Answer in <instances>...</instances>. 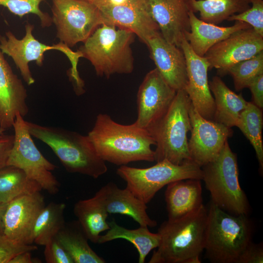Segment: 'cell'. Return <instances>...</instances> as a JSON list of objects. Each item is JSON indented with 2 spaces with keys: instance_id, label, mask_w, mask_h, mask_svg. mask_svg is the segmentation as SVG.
<instances>
[{
  "instance_id": "6da1fadb",
  "label": "cell",
  "mask_w": 263,
  "mask_h": 263,
  "mask_svg": "<svg viewBox=\"0 0 263 263\" xmlns=\"http://www.w3.org/2000/svg\"><path fill=\"white\" fill-rule=\"evenodd\" d=\"M97 155L105 162L117 166L136 161L153 162L155 145L146 129L134 123L123 125L106 113H99L87 134Z\"/></svg>"
},
{
  "instance_id": "7a4b0ae2",
  "label": "cell",
  "mask_w": 263,
  "mask_h": 263,
  "mask_svg": "<svg viewBox=\"0 0 263 263\" xmlns=\"http://www.w3.org/2000/svg\"><path fill=\"white\" fill-rule=\"evenodd\" d=\"M208 208L198 209L163 222L158 229V246L149 263H200L204 250Z\"/></svg>"
},
{
  "instance_id": "3957f363",
  "label": "cell",
  "mask_w": 263,
  "mask_h": 263,
  "mask_svg": "<svg viewBox=\"0 0 263 263\" xmlns=\"http://www.w3.org/2000/svg\"><path fill=\"white\" fill-rule=\"evenodd\" d=\"M32 136L47 145L66 170L94 179L106 173V162L97 154L88 135L62 128L26 121Z\"/></svg>"
},
{
  "instance_id": "277c9868",
  "label": "cell",
  "mask_w": 263,
  "mask_h": 263,
  "mask_svg": "<svg viewBox=\"0 0 263 263\" xmlns=\"http://www.w3.org/2000/svg\"><path fill=\"white\" fill-rule=\"evenodd\" d=\"M252 223L247 215H234L210 202L204 250L213 263H238L241 254L252 242Z\"/></svg>"
},
{
  "instance_id": "5b68a950",
  "label": "cell",
  "mask_w": 263,
  "mask_h": 263,
  "mask_svg": "<svg viewBox=\"0 0 263 263\" xmlns=\"http://www.w3.org/2000/svg\"><path fill=\"white\" fill-rule=\"evenodd\" d=\"M134 36L130 30L102 24L78 51L91 63L98 76L108 78L116 74H131L134 68L131 48Z\"/></svg>"
},
{
  "instance_id": "8992f818",
  "label": "cell",
  "mask_w": 263,
  "mask_h": 263,
  "mask_svg": "<svg viewBox=\"0 0 263 263\" xmlns=\"http://www.w3.org/2000/svg\"><path fill=\"white\" fill-rule=\"evenodd\" d=\"M190 104L185 90L177 91L166 113L147 129L155 142V161L167 160L180 165L192 160L188 139L191 129L189 116Z\"/></svg>"
},
{
  "instance_id": "52a82bcc",
  "label": "cell",
  "mask_w": 263,
  "mask_h": 263,
  "mask_svg": "<svg viewBox=\"0 0 263 263\" xmlns=\"http://www.w3.org/2000/svg\"><path fill=\"white\" fill-rule=\"evenodd\" d=\"M201 168L210 202L229 214L248 215L249 204L240 185L237 155L228 141L214 160Z\"/></svg>"
},
{
  "instance_id": "ba28073f",
  "label": "cell",
  "mask_w": 263,
  "mask_h": 263,
  "mask_svg": "<svg viewBox=\"0 0 263 263\" xmlns=\"http://www.w3.org/2000/svg\"><path fill=\"white\" fill-rule=\"evenodd\" d=\"M25 34L23 38L18 39L10 31L5 33V36L0 35V49L4 54L11 57L20 74L28 85L33 84L35 80L30 71L29 63L35 61L36 64L41 66L44 60V54L47 51L58 50L68 57L72 65L70 76L75 83L77 93L83 92L84 83L80 78L77 70L79 59L82 55L78 50L73 51L64 43H58L50 46L39 41L32 34L34 25L27 23L25 26Z\"/></svg>"
},
{
  "instance_id": "9c48e42d",
  "label": "cell",
  "mask_w": 263,
  "mask_h": 263,
  "mask_svg": "<svg viewBox=\"0 0 263 263\" xmlns=\"http://www.w3.org/2000/svg\"><path fill=\"white\" fill-rule=\"evenodd\" d=\"M116 174L126 182V188L146 204L171 182L186 179L202 180L203 178L202 168L192 160L176 165L163 160L146 168L123 165L117 169Z\"/></svg>"
},
{
  "instance_id": "30bf717a",
  "label": "cell",
  "mask_w": 263,
  "mask_h": 263,
  "mask_svg": "<svg viewBox=\"0 0 263 263\" xmlns=\"http://www.w3.org/2000/svg\"><path fill=\"white\" fill-rule=\"evenodd\" d=\"M13 128L14 141L6 166L19 168L48 193H57L59 183L51 172L56 166L38 150L28 131L26 121L19 113L16 115Z\"/></svg>"
},
{
  "instance_id": "8fae6325",
  "label": "cell",
  "mask_w": 263,
  "mask_h": 263,
  "mask_svg": "<svg viewBox=\"0 0 263 263\" xmlns=\"http://www.w3.org/2000/svg\"><path fill=\"white\" fill-rule=\"evenodd\" d=\"M52 0V19L56 37L69 47L84 42L104 24L99 10L87 0Z\"/></svg>"
},
{
  "instance_id": "7c38bea8",
  "label": "cell",
  "mask_w": 263,
  "mask_h": 263,
  "mask_svg": "<svg viewBox=\"0 0 263 263\" xmlns=\"http://www.w3.org/2000/svg\"><path fill=\"white\" fill-rule=\"evenodd\" d=\"M191 136L188 141L191 160L201 167L214 160L227 139L233 134L229 128L202 117L191 103L189 110Z\"/></svg>"
},
{
  "instance_id": "4fadbf2b",
  "label": "cell",
  "mask_w": 263,
  "mask_h": 263,
  "mask_svg": "<svg viewBox=\"0 0 263 263\" xmlns=\"http://www.w3.org/2000/svg\"><path fill=\"white\" fill-rule=\"evenodd\" d=\"M263 51V36L251 27L237 31L210 48L205 55L210 69L221 75L237 63Z\"/></svg>"
},
{
  "instance_id": "5bb4252c",
  "label": "cell",
  "mask_w": 263,
  "mask_h": 263,
  "mask_svg": "<svg viewBox=\"0 0 263 263\" xmlns=\"http://www.w3.org/2000/svg\"><path fill=\"white\" fill-rule=\"evenodd\" d=\"M176 92L156 68L150 70L146 75L137 92V117L134 123L147 130L166 113Z\"/></svg>"
},
{
  "instance_id": "9a60e30c",
  "label": "cell",
  "mask_w": 263,
  "mask_h": 263,
  "mask_svg": "<svg viewBox=\"0 0 263 263\" xmlns=\"http://www.w3.org/2000/svg\"><path fill=\"white\" fill-rule=\"evenodd\" d=\"M180 48L187 65L188 81L185 90L197 112L204 118L213 121L215 103L207 76L209 64L205 56L195 53L184 36Z\"/></svg>"
},
{
  "instance_id": "2e32d148",
  "label": "cell",
  "mask_w": 263,
  "mask_h": 263,
  "mask_svg": "<svg viewBox=\"0 0 263 263\" xmlns=\"http://www.w3.org/2000/svg\"><path fill=\"white\" fill-rule=\"evenodd\" d=\"M45 206L40 191L14 199L7 205L4 212L3 233L19 242L31 244L36 220Z\"/></svg>"
},
{
  "instance_id": "e0dca14e",
  "label": "cell",
  "mask_w": 263,
  "mask_h": 263,
  "mask_svg": "<svg viewBox=\"0 0 263 263\" xmlns=\"http://www.w3.org/2000/svg\"><path fill=\"white\" fill-rule=\"evenodd\" d=\"M92 3L100 12L104 24L130 30L145 44L150 38L160 33L157 24L146 9L144 0L118 5Z\"/></svg>"
},
{
  "instance_id": "ac0fdd59",
  "label": "cell",
  "mask_w": 263,
  "mask_h": 263,
  "mask_svg": "<svg viewBox=\"0 0 263 263\" xmlns=\"http://www.w3.org/2000/svg\"><path fill=\"white\" fill-rule=\"evenodd\" d=\"M144 2L164 39L180 48L185 33L190 30L186 0H144Z\"/></svg>"
},
{
  "instance_id": "d6986e66",
  "label": "cell",
  "mask_w": 263,
  "mask_h": 263,
  "mask_svg": "<svg viewBox=\"0 0 263 263\" xmlns=\"http://www.w3.org/2000/svg\"><path fill=\"white\" fill-rule=\"evenodd\" d=\"M27 90L14 73L0 49V129L13 128L18 113L24 117L28 113Z\"/></svg>"
},
{
  "instance_id": "ffe728a7",
  "label": "cell",
  "mask_w": 263,
  "mask_h": 263,
  "mask_svg": "<svg viewBox=\"0 0 263 263\" xmlns=\"http://www.w3.org/2000/svg\"><path fill=\"white\" fill-rule=\"evenodd\" d=\"M150 56L166 82L176 92L185 90L188 81L186 61L181 48L168 42L161 33L146 44Z\"/></svg>"
},
{
  "instance_id": "44dd1931",
  "label": "cell",
  "mask_w": 263,
  "mask_h": 263,
  "mask_svg": "<svg viewBox=\"0 0 263 263\" xmlns=\"http://www.w3.org/2000/svg\"><path fill=\"white\" fill-rule=\"evenodd\" d=\"M108 214H119L131 217L139 226L153 227L157 222L148 215L147 204L127 188H119L113 182L102 186L94 194Z\"/></svg>"
},
{
  "instance_id": "7402d4cb",
  "label": "cell",
  "mask_w": 263,
  "mask_h": 263,
  "mask_svg": "<svg viewBox=\"0 0 263 263\" xmlns=\"http://www.w3.org/2000/svg\"><path fill=\"white\" fill-rule=\"evenodd\" d=\"M188 16L190 30L185 33L184 37L192 50L200 56H204L213 45L233 33L251 28L249 24L240 21H235L231 26H219L198 19L190 10Z\"/></svg>"
},
{
  "instance_id": "603a6c76",
  "label": "cell",
  "mask_w": 263,
  "mask_h": 263,
  "mask_svg": "<svg viewBox=\"0 0 263 263\" xmlns=\"http://www.w3.org/2000/svg\"><path fill=\"white\" fill-rule=\"evenodd\" d=\"M201 180L186 179L168 184L165 199L168 219H174L201 207L203 203Z\"/></svg>"
},
{
  "instance_id": "cb8c5ba5",
  "label": "cell",
  "mask_w": 263,
  "mask_h": 263,
  "mask_svg": "<svg viewBox=\"0 0 263 263\" xmlns=\"http://www.w3.org/2000/svg\"><path fill=\"white\" fill-rule=\"evenodd\" d=\"M209 85L215 103L213 121L231 128L237 127L248 102L231 90L218 76H214Z\"/></svg>"
},
{
  "instance_id": "d4e9b609",
  "label": "cell",
  "mask_w": 263,
  "mask_h": 263,
  "mask_svg": "<svg viewBox=\"0 0 263 263\" xmlns=\"http://www.w3.org/2000/svg\"><path fill=\"white\" fill-rule=\"evenodd\" d=\"M110 228L104 235H100L98 244H104L117 239H124L130 242L138 253V263H144L150 252L156 248L160 242L158 233L151 232L148 227L140 226L135 229H129L118 225L114 221L109 223Z\"/></svg>"
},
{
  "instance_id": "484cf974",
  "label": "cell",
  "mask_w": 263,
  "mask_h": 263,
  "mask_svg": "<svg viewBox=\"0 0 263 263\" xmlns=\"http://www.w3.org/2000/svg\"><path fill=\"white\" fill-rule=\"evenodd\" d=\"M74 263H104L105 261L90 247L89 240L77 221L65 225L55 238Z\"/></svg>"
},
{
  "instance_id": "4316f807",
  "label": "cell",
  "mask_w": 263,
  "mask_h": 263,
  "mask_svg": "<svg viewBox=\"0 0 263 263\" xmlns=\"http://www.w3.org/2000/svg\"><path fill=\"white\" fill-rule=\"evenodd\" d=\"M74 212L88 240L93 243H98L100 234L110 228L107 221L109 214L94 195L77 202Z\"/></svg>"
},
{
  "instance_id": "83f0119b",
  "label": "cell",
  "mask_w": 263,
  "mask_h": 263,
  "mask_svg": "<svg viewBox=\"0 0 263 263\" xmlns=\"http://www.w3.org/2000/svg\"><path fill=\"white\" fill-rule=\"evenodd\" d=\"M189 10L199 12L201 20L214 24L227 20L251 6L249 0H186Z\"/></svg>"
},
{
  "instance_id": "f1b7e54d",
  "label": "cell",
  "mask_w": 263,
  "mask_h": 263,
  "mask_svg": "<svg viewBox=\"0 0 263 263\" xmlns=\"http://www.w3.org/2000/svg\"><path fill=\"white\" fill-rule=\"evenodd\" d=\"M41 190L38 184L19 168L6 166L0 169V205L7 206L18 197Z\"/></svg>"
},
{
  "instance_id": "f546056e",
  "label": "cell",
  "mask_w": 263,
  "mask_h": 263,
  "mask_svg": "<svg viewBox=\"0 0 263 263\" xmlns=\"http://www.w3.org/2000/svg\"><path fill=\"white\" fill-rule=\"evenodd\" d=\"M63 203L51 202L38 216L33 228V240L36 244L44 246L55 238L65 225Z\"/></svg>"
},
{
  "instance_id": "4dcf8cb0",
  "label": "cell",
  "mask_w": 263,
  "mask_h": 263,
  "mask_svg": "<svg viewBox=\"0 0 263 263\" xmlns=\"http://www.w3.org/2000/svg\"><path fill=\"white\" fill-rule=\"evenodd\" d=\"M262 109L248 102L243 111L237 127L244 133L255 150L261 170L263 168V125Z\"/></svg>"
},
{
  "instance_id": "1f68e13d",
  "label": "cell",
  "mask_w": 263,
  "mask_h": 263,
  "mask_svg": "<svg viewBox=\"0 0 263 263\" xmlns=\"http://www.w3.org/2000/svg\"><path fill=\"white\" fill-rule=\"evenodd\" d=\"M227 74L231 75L236 91L248 88L255 78L263 74V51L234 65L228 70Z\"/></svg>"
},
{
  "instance_id": "d6a6232c",
  "label": "cell",
  "mask_w": 263,
  "mask_h": 263,
  "mask_svg": "<svg viewBox=\"0 0 263 263\" xmlns=\"http://www.w3.org/2000/svg\"><path fill=\"white\" fill-rule=\"evenodd\" d=\"M43 0H0V6L6 7L11 13L21 18L28 14H35L39 18L43 27L52 24V17L42 11L40 3Z\"/></svg>"
},
{
  "instance_id": "836d02e7",
  "label": "cell",
  "mask_w": 263,
  "mask_h": 263,
  "mask_svg": "<svg viewBox=\"0 0 263 263\" xmlns=\"http://www.w3.org/2000/svg\"><path fill=\"white\" fill-rule=\"evenodd\" d=\"M251 6L246 10L234 14L227 20L240 21L249 24L258 34L263 36V0H249Z\"/></svg>"
},
{
  "instance_id": "e575fe53",
  "label": "cell",
  "mask_w": 263,
  "mask_h": 263,
  "mask_svg": "<svg viewBox=\"0 0 263 263\" xmlns=\"http://www.w3.org/2000/svg\"><path fill=\"white\" fill-rule=\"evenodd\" d=\"M38 249L36 245L25 244L0 234V263H9L17 255Z\"/></svg>"
},
{
  "instance_id": "d590c367",
  "label": "cell",
  "mask_w": 263,
  "mask_h": 263,
  "mask_svg": "<svg viewBox=\"0 0 263 263\" xmlns=\"http://www.w3.org/2000/svg\"><path fill=\"white\" fill-rule=\"evenodd\" d=\"M44 246V256L46 263H74L70 255L55 238Z\"/></svg>"
},
{
  "instance_id": "8d00e7d4",
  "label": "cell",
  "mask_w": 263,
  "mask_h": 263,
  "mask_svg": "<svg viewBox=\"0 0 263 263\" xmlns=\"http://www.w3.org/2000/svg\"><path fill=\"white\" fill-rule=\"evenodd\" d=\"M263 263V248L261 244H255L251 242L244 250L239 258L238 263Z\"/></svg>"
},
{
  "instance_id": "74e56055",
  "label": "cell",
  "mask_w": 263,
  "mask_h": 263,
  "mask_svg": "<svg viewBox=\"0 0 263 263\" xmlns=\"http://www.w3.org/2000/svg\"><path fill=\"white\" fill-rule=\"evenodd\" d=\"M253 103L261 109L263 108V74L255 78L249 84Z\"/></svg>"
},
{
  "instance_id": "f35d334b",
  "label": "cell",
  "mask_w": 263,
  "mask_h": 263,
  "mask_svg": "<svg viewBox=\"0 0 263 263\" xmlns=\"http://www.w3.org/2000/svg\"><path fill=\"white\" fill-rule=\"evenodd\" d=\"M13 135L0 136V169L6 166L8 156L13 146Z\"/></svg>"
},
{
  "instance_id": "ab89813d",
  "label": "cell",
  "mask_w": 263,
  "mask_h": 263,
  "mask_svg": "<svg viewBox=\"0 0 263 263\" xmlns=\"http://www.w3.org/2000/svg\"><path fill=\"white\" fill-rule=\"evenodd\" d=\"M31 251H24L14 257L9 263H38V260L32 259Z\"/></svg>"
},
{
  "instance_id": "60d3db41",
  "label": "cell",
  "mask_w": 263,
  "mask_h": 263,
  "mask_svg": "<svg viewBox=\"0 0 263 263\" xmlns=\"http://www.w3.org/2000/svg\"><path fill=\"white\" fill-rule=\"evenodd\" d=\"M90 2H99L114 5L125 4L135 2L142 0H87Z\"/></svg>"
},
{
  "instance_id": "b9f144b4",
  "label": "cell",
  "mask_w": 263,
  "mask_h": 263,
  "mask_svg": "<svg viewBox=\"0 0 263 263\" xmlns=\"http://www.w3.org/2000/svg\"><path fill=\"white\" fill-rule=\"evenodd\" d=\"M7 206L0 205V234L3 233V216L5 209Z\"/></svg>"
},
{
  "instance_id": "7bdbcfd3",
  "label": "cell",
  "mask_w": 263,
  "mask_h": 263,
  "mask_svg": "<svg viewBox=\"0 0 263 263\" xmlns=\"http://www.w3.org/2000/svg\"><path fill=\"white\" fill-rule=\"evenodd\" d=\"M4 131L0 129V136H1L2 134H3Z\"/></svg>"
}]
</instances>
